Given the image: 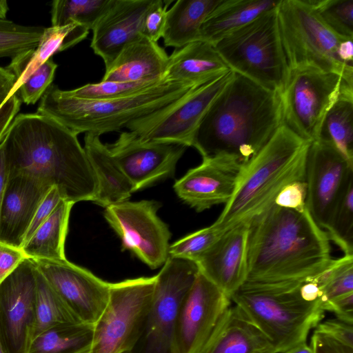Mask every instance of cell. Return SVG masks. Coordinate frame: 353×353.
Here are the masks:
<instances>
[{"label":"cell","mask_w":353,"mask_h":353,"mask_svg":"<svg viewBox=\"0 0 353 353\" xmlns=\"http://www.w3.org/2000/svg\"><path fill=\"white\" fill-rule=\"evenodd\" d=\"M247 224L246 276L241 287H296L321 273L333 259L326 231L307 208L299 212L274 203Z\"/></svg>","instance_id":"6da1fadb"},{"label":"cell","mask_w":353,"mask_h":353,"mask_svg":"<svg viewBox=\"0 0 353 353\" xmlns=\"http://www.w3.org/2000/svg\"><path fill=\"white\" fill-rule=\"evenodd\" d=\"M10 174H23L75 203L94 202L97 180L77 135L55 119L39 114H17L1 141Z\"/></svg>","instance_id":"7a4b0ae2"},{"label":"cell","mask_w":353,"mask_h":353,"mask_svg":"<svg viewBox=\"0 0 353 353\" xmlns=\"http://www.w3.org/2000/svg\"><path fill=\"white\" fill-rule=\"evenodd\" d=\"M282 123L279 93L234 72L203 117L192 147L203 159L226 156L243 165Z\"/></svg>","instance_id":"3957f363"},{"label":"cell","mask_w":353,"mask_h":353,"mask_svg":"<svg viewBox=\"0 0 353 353\" xmlns=\"http://www.w3.org/2000/svg\"><path fill=\"white\" fill-rule=\"evenodd\" d=\"M310 143L282 124L260 151L242 166L230 200L212 225L223 232L248 223L274 204L285 186L305 181Z\"/></svg>","instance_id":"277c9868"},{"label":"cell","mask_w":353,"mask_h":353,"mask_svg":"<svg viewBox=\"0 0 353 353\" xmlns=\"http://www.w3.org/2000/svg\"><path fill=\"white\" fill-rule=\"evenodd\" d=\"M202 84L163 79L133 95L107 100H83L65 95L51 84L41 98L37 113L50 117L78 135L119 132L129 123L182 99Z\"/></svg>","instance_id":"5b68a950"},{"label":"cell","mask_w":353,"mask_h":353,"mask_svg":"<svg viewBox=\"0 0 353 353\" xmlns=\"http://www.w3.org/2000/svg\"><path fill=\"white\" fill-rule=\"evenodd\" d=\"M300 285L241 287L230 298L270 341L276 353H285L306 342L310 331L324 317L320 301L304 300Z\"/></svg>","instance_id":"8992f818"},{"label":"cell","mask_w":353,"mask_h":353,"mask_svg":"<svg viewBox=\"0 0 353 353\" xmlns=\"http://www.w3.org/2000/svg\"><path fill=\"white\" fill-rule=\"evenodd\" d=\"M279 28L289 70L312 68L336 73L353 84V67L339 58L341 41L346 38L332 31L308 0H281Z\"/></svg>","instance_id":"52a82bcc"},{"label":"cell","mask_w":353,"mask_h":353,"mask_svg":"<svg viewBox=\"0 0 353 353\" xmlns=\"http://www.w3.org/2000/svg\"><path fill=\"white\" fill-rule=\"evenodd\" d=\"M213 46L234 72L280 93L289 70L280 36L277 8Z\"/></svg>","instance_id":"ba28073f"},{"label":"cell","mask_w":353,"mask_h":353,"mask_svg":"<svg viewBox=\"0 0 353 353\" xmlns=\"http://www.w3.org/2000/svg\"><path fill=\"white\" fill-rule=\"evenodd\" d=\"M156 275L110 283L109 301L94 325L90 353L130 352L145 330Z\"/></svg>","instance_id":"9c48e42d"},{"label":"cell","mask_w":353,"mask_h":353,"mask_svg":"<svg viewBox=\"0 0 353 353\" xmlns=\"http://www.w3.org/2000/svg\"><path fill=\"white\" fill-rule=\"evenodd\" d=\"M342 77L312 68L289 70L279 93L282 124L307 142L317 139L325 115L337 101Z\"/></svg>","instance_id":"30bf717a"},{"label":"cell","mask_w":353,"mask_h":353,"mask_svg":"<svg viewBox=\"0 0 353 353\" xmlns=\"http://www.w3.org/2000/svg\"><path fill=\"white\" fill-rule=\"evenodd\" d=\"M234 75L230 70L197 87L173 105L133 121L125 128L141 141L192 146L194 134L203 117Z\"/></svg>","instance_id":"8fae6325"},{"label":"cell","mask_w":353,"mask_h":353,"mask_svg":"<svg viewBox=\"0 0 353 353\" xmlns=\"http://www.w3.org/2000/svg\"><path fill=\"white\" fill-rule=\"evenodd\" d=\"M157 201H123L105 208L103 216L128 250L152 269L162 266L169 256L171 232L159 217Z\"/></svg>","instance_id":"7c38bea8"},{"label":"cell","mask_w":353,"mask_h":353,"mask_svg":"<svg viewBox=\"0 0 353 353\" xmlns=\"http://www.w3.org/2000/svg\"><path fill=\"white\" fill-rule=\"evenodd\" d=\"M198 272L194 262L170 256L162 265L146 320L144 353H170L180 307Z\"/></svg>","instance_id":"4fadbf2b"},{"label":"cell","mask_w":353,"mask_h":353,"mask_svg":"<svg viewBox=\"0 0 353 353\" xmlns=\"http://www.w3.org/2000/svg\"><path fill=\"white\" fill-rule=\"evenodd\" d=\"M353 165L330 143H310L305 165L306 208L322 229L329 225L333 212L349 181Z\"/></svg>","instance_id":"5bb4252c"},{"label":"cell","mask_w":353,"mask_h":353,"mask_svg":"<svg viewBox=\"0 0 353 353\" xmlns=\"http://www.w3.org/2000/svg\"><path fill=\"white\" fill-rule=\"evenodd\" d=\"M37 272L26 259L0 283V343L6 353H27L32 340Z\"/></svg>","instance_id":"9a60e30c"},{"label":"cell","mask_w":353,"mask_h":353,"mask_svg":"<svg viewBox=\"0 0 353 353\" xmlns=\"http://www.w3.org/2000/svg\"><path fill=\"white\" fill-rule=\"evenodd\" d=\"M230 302L199 271L180 307L170 353H200Z\"/></svg>","instance_id":"2e32d148"},{"label":"cell","mask_w":353,"mask_h":353,"mask_svg":"<svg viewBox=\"0 0 353 353\" xmlns=\"http://www.w3.org/2000/svg\"><path fill=\"white\" fill-rule=\"evenodd\" d=\"M32 261L79 320L94 325L108 303L110 283L67 259Z\"/></svg>","instance_id":"e0dca14e"},{"label":"cell","mask_w":353,"mask_h":353,"mask_svg":"<svg viewBox=\"0 0 353 353\" xmlns=\"http://www.w3.org/2000/svg\"><path fill=\"white\" fill-rule=\"evenodd\" d=\"M106 145L134 192L172 176L187 148L177 143L141 141L129 130L121 132L113 143Z\"/></svg>","instance_id":"ac0fdd59"},{"label":"cell","mask_w":353,"mask_h":353,"mask_svg":"<svg viewBox=\"0 0 353 353\" xmlns=\"http://www.w3.org/2000/svg\"><path fill=\"white\" fill-rule=\"evenodd\" d=\"M243 164L236 159L220 156L203 159L202 163L176 180L173 188L177 196L197 212L231 199Z\"/></svg>","instance_id":"d6986e66"},{"label":"cell","mask_w":353,"mask_h":353,"mask_svg":"<svg viewBox=\"0 0 353 353\" xmlns=\"http://www.w3.org/2000/svg\"><path fill=\"white\" fill-rule=\"evenodd\" d=\"M248 224L223 232L195 262L199 271L230 299L246 276Z\"/></svg>","instance_id":"ffe728a7"},{"label":"cell","mask_w":353,"mask_h":353,"mask_svg":"<svg viewBox=\"0 0 353 353\" xmlns=\"http://www.w3.org/2000/svg\"><path fill=\"white\" fill-rule=\"evenodd\" d=\"M153 0H114L92 30L90 48L108 65L142 35L144 16Z\"/></svg>","instance_id":"44dd1931"},{"label":"cell","mask_w":353,"mask_h":353,"mask_svg":"<svg viewBox=\"0 0 353 353\" xmlns=\"http://www.w3.org/2000/svg\"><path fill=\"white\" fill-rule=\"evenodd\" d=\"M50 188L26 174H10L0 208V241L21 248L32 218Z\"/></svg>","instance_id":"7402d4cb"},{"label":"cell","mask_w":353,"mask_h":353,"mask_svg":"<svg viewBox=\"0 0 353 353\" xmlns=\"http://www.w3.org/2000/svg\"><path fill=\"white\" fill-rule=\"evenodd\" d=\"M200 353H276L260 329L237 305L229 307Z\"/></svg>","instance_id":"603a6c76"},{"label":"cell","mask_w":353,"mask_h":353,"mask_svg":"<svg viewBox=\"0 0 353 353\" xmlns=\"http://www.w3.org/2000/svg\"><path fill=\"white\" fill-rule=\"evenodd\" d=\"M168 57L158 43L142 36L125 46L105 66L101 81L139 82L161 80Z\"/></svg>","instance_id":"cb8c5ba5"},{"label":"cell","mask_w":353,"mask_h":353,"mask_svg":"<svg viewBox=\"0 0 353 353\" xmlns=\"http://www.w3.org/2000/svg\"><path fill=\"white\" fill-rule=\"evenodd\" d=\"M230 70L212 43L198 40L173 51L163 77L173 82L199 85Z\"/></svg>","instance_id":"d4e9b609"},{"label":"cell","mask_w":353,"mask_h":353,"mask_svg":"<svg viewBox=\"0 0 353 353\" xmlns=\"http://www.w3.org/2000/svg\"><path fill=\"white\" fill-rule=\"evenodd\" d=\"M83 148L97 183L94 203L105 208L127 201L134 192L132 185L100 137L86 133Z\"/></svg>","instance_id":"484cf974"},{"label":"cell","mask_w":353,"mask_h":353,"mask_svg":"<svg viewBox=\"0 0 353 353\" xmlns=\"http://www.w3.org/2000/svg\"><path fill=\"white\" fill-rule=\"evenodd\" d=\"M89 30L76 22L63 26L46 28L37 46L13 59L6 68L16 78L19 87L42 64L57 52L65 50L85 39Z\"/></svg>","instance_id":"4316f807"},{"label":"cell","mask_w":353,"mask_h":353,"mask_svg":"<svg viewBox=\"0 0 353 353\" xmlns=\"http://www.w3.org/2000/svg\"><path fill=\"white\" fill-rule=\"evenodd\" d=\"M281 0H221L203 23L199 40L215 43L279 6Z\"/></svg>","instance_id":"83f0119b"},{"label":"cell","mask_w":353,"mask_h":353,"mask_svg":"<svg viewBox=\"0 0 353 353\" xmlns=\"http://www.w3.org/2000/svg\"><path fill=\"white\" fill-rule=\"evenodd\" d=\"M221 0H178L167 10L162 38L166 47L181 48L199 40L201 26Z\"/></svg>","instance_id":"f1b7e54d"},{"label":"cell","mask_w":353,"mask_h":353,"mask_svg":"<svg viewBox=\"0 0 353 353\" xmlns=\"http://www.w3.org/2000/svg\"><path fill=\"white\" fill-rule=\"evenodd\" d=\"M74 203L63 200L49 218L21 248L30 260L63 261L71 209Z\"/></svg>","instance_id":"f546056e"},{"label":"cell","mask_w":353,"mask_h":353,"mask_svg":"<svg viewBox=\"0 0 353 353\" xmlns=\"http://www.w3.org/2000/svg\"><path fill=\"white\" fill-rule=\"evenodd\" d=\"M317 139L332 145L353 165V86L341 81L340 95L325 115Z\"/></svg>","instance_id":"4dcf8cb0"},{"label":"cell","mask_w":353,"mask_h":353,"mask_svg":"<svg viewBox=\"0 0 353 353\" xmlns=\"http://www.w3.org/2000/svg\"><path fill=\"white\" fill-rule=\"evenodd\" d=\"M93 334L94 325H59L34 337L27 353H90Z\"/></svg>","instance_id":"1f68e13d"},{"label":"cell","mask_w":353,"mask_h":353,"mask_svg":"<svg viewBox=\"0 0 353 353\" xmlns=\"http://www.w3.org/2000/svg\"><path fill=\"white\" fill-rule=\"evenodd\" d=\"M77 323L81 322L37 270L32 339L52 327Z\"/></svg>","instance_id":"d6a6232c"},{"label":"cell","mask_w":353,"mask_h":353,"mask_svg":"<svg viewBox=\"0 0 353 353\" xmlns=\"http://www.w3.org/2000/svg\"><path fill=\"white\" fill-rule=\"evenodd\" d=\"M114 0H55L52 2V26L76 22L92 30Z\"/></svg>","instance_id":"836d02e7"},{"label":"cell","mask_w":353,"mask_h":353,"mask_svg":"<svg viewBox=\"0 0 353 353\" xmlns=\"http://www.w3.org/2000/svg\"><path fill=\"white\" fill-rule=\"evenodd\" d=\"M313 279L321 291V305L353 292V255L333 259L329 266Z\"/></svg>","instance_id":"e575fe53"},{"label":"cell","mask_w":353,"mask_h":353,"mask_svg":"<svg viewBox=\"0 0 353 353\" xmlns=\"http://www.w3.org/2000/svg\"><path fill=\"white\" fill-rule=\"evenodd\" d=\"M46 28L27 26L8 19H0V59L11 60L34 49Z\"/></svg>","instance_id":"d590c367"},{"label":"cell","mask_w":353,"mask_h":353,"mask_svg":"<svg viewBox=\"0 0 353 353\" xmlns=\"http://www.w3.org/2000/svg\"><path fill=\"white\" fill-rule=\"evenodd\" d=\"M326 232L344 254L353 255V179L335 207Z\"/></svg>","instance_id":"8d00e7d4"},{"label":"cell","mask_w":353,"mask_h":353,"mask_svg":"<svg viewBox=\"0 0 353 353\" xmlns=\"http://www.w3.org/2000/svg\"><path fill=\"white\" fill-rule=\"evenodd\" d=\"M161 80L139 82L101 81L99 83H88L72 90H63V92L68 97L83 100L114 99L133 95L157 84Z\"/></svg>","instance_id":"74e56055"},{"label":"cell","mask_w":353,"mask_h":353,"mask_svg":"<svg viewBox=\"0 0 353 353\" xmlns=\"http://www.w3.org/2000/svg\"><path fill=\"white\" fill-rule=\"evenodd\" d=\"M323 22L336 34L353 38V0H308Z\"/></svg>","instance_id":"f35d334b"},{"label":"cell","mask_w":353,"mask_h":353,"mask_svg":"<svg viewBox=\"0 0 353 353\" xmlns=\"http://www.w3.org/2000/svg\"><path fill=\"white\" fill-rule=\"evenodd\" d=\"M223 234L212 225L189 234L169 247V256L196 262Z\"/></svg>","instance_id":"ab89813d"},{"label":"cell","mask_w":353,"mask_h":353,"mask_svg":"<svg viewBox=\"0 0 353 353\" xmlns=\"http://www.w3.org/2000/svg\"><path fill=\"white\" fill-rule=\"evenodd\" d=\"M57 68V64L50 58L34 71L15 92L21 102L27 105L34 104L41 99L52 84Z\"/></svg>","instance_id":"60d3db41"},{"label":"cell","mask_w":353,"mask_h":353,"mask_svg":"<svg viewBox=\"0 0 353 353\" xmlns=\"http://www.w3.org/2000/svg\"><path fill=\"white\" fill-rule=\"evenodd\" d=\"M172 1L153 0L143 21L142 35L154 42L162 38L168 7Z\"/></svg>","instance_id":"b9f144b4"},{"label":"cell","mask_w":353,"mask_h":353,"mask_svg":"<svg viewBox=\"0 0 353 353\" xmlns=\"http://www.w3.org/2000/svg\"><path fill=\"white\" fill-rule=\"evenodd\" d=\"M63 200L64 199L57 188L55 186L51 187L41 201L32 218L24 236L22 245L28 241L37 228L49 218Z\"/></svg>","instance_id":"7bdbcfd3"},{"label":"cell","mask_w":353,"mask_h":353,"mask_svg":"<svg viewBox=\"0 0 353 353\" xmlns=\"http://www.w3.org/2000/svg\"><path fill=\"white\" fill-rule=\"evenodd\" d=\"M306 195L305 181H294L281 190L274 200V204L301 212L306 209Z\"/></svg>","instance_id":"ee69618b"},{"label":"cell","mask_w":353,"mask_h":353,"mask_svg":"<svg viewBox=\"0 0 353 353\" xmlns=\"http://www.w3.org/2000/svg\"><path fill=\"white\" fill-rule=\"evenodd\" d=\"M352 325L339 319H329L320 322L316 325L314 332L330 337L341 344L353 347Z\"/></svg>","instance_id":"f6af8a7d"},{"label":"cell","mask_w":353,"mask_h":353,"mask_svg":"<svg viewBox=\"0 0 353 353\" xmlns=\"http://www.w3.org/2000/svg\"><path fill=\"white\" fill-rule=\"evenodd\" d=\"M26 259L21 248L0 241V283Z\"/></svg>","instance_id":"bcb514c9"},{"label":"cell","mask_w":353,"mask_h":353,"mask_svg":"<svg viewBox=\"0 0 353 353\" xmlns=\"http://www.w3.org/2000/svg\"><path fill=\"white\" fill-rule=\"evenodd\" d=\"M321 306L324 311L334 313L337 319L353 324V292L325 302Z\"/></svg>","instance_id":"7dc6e473"},{"label":"cell","mask_w":353,"mask_h":353,"mask_svg":"<svg viewBox=\"0 0 353 353\" xmlns=\"http://www.w3.org/2000/svg\"><path fill=\"white\" fill-rule=\"evenodd\" d=\"M310 346L314 353H353V347L315 332L311 338Z\"/></svg>","instance_id":"c3c4849f"},{"label":"cell","mask_w":353,"mask_h":353,"mask_svg":"<svg viewBox=\"0 0 353 353\" xmlns=\"http://www.w3.org/2000/svg\"><path fill=\"white\" fill-rule=\"evenodd\" d=\"M21 101L16 93L10 96L0 107V143L14 118L20 110Z\"/></svg>","instance_id":"681fc988"},{"label":"cell","mask_w":353,"mask_h":353,"mask_svg":"<svg viewBox=\"0 0 353 353\" xmlns=\"http://www.w3.org/2000/svg\"><path fill=\"white\" fill-rule=\"evenodd\" d=\"M16 83L15 75L6 68L0 66V107L16 92Z\"/></svg>","instance_id":"f907efd6"},{"label":"cell","mask_w":353,"mask_h":353,"mask_svg":"<svg viewBox=\"0 0 353 353\" xmlns=\"http://www.w3.org/2000/svg\"><path fill=\"white\" fill-rule=\"evenodd\" d=\"M10 177V167L3 144L0 143V208Z\"/></svg>","instance_id":"816d5d0a"},{"label":"cell","mask_w":353,"mask_h":353,"mask_svg":"<svg viewBox=\"0 0 353 353\" xmlns=\"http://www.w3.org/2000/svg\"><path fill=\"white\" fill-rule=\"evenodd\" d=\"M299 291L302 298L307 301H319L321 298L319 287L313 279L302 283L299 287Z\"/></svg>","instance_id":"f5cc1de1"},{"label":"cell","mask_w":353,"mask_h":353,"mask_svg":"<svg viewBox=\"0 0 353 353\" xmlns=\"http://www.w3.org/2000/svg\"><path fill=\"white\" fill-rule=\"evenodd\" d=\"M353 38L343 39L339 46L338 56L341 61L345 65L353 67Z\"/></svg>","instance_id":"db71d44e"},{"label":"cell","mask_w":353,"mask_h":353,"mask_svg":"<svg viewBox=\"0 0 353 353\" xmlns=\"http://www.w3.org/2000/svg\"><path fill=\"white\" fill-rule=\"evenodd\" d=\"M285 353H314V352L310 345H308L306 342H303L287 350Z\"/></svg>","instance_id":"11a10c76"},{"label":"cell","mask_w":353,"mask_h":353,"mask_svg":"<svg viewBox=\"0 0 353 353\" xmlns=\"http://www.w3.org/2000/svg\"><path fill=\"white\" fill-rule=\"evenodd\" d=\"M8 10L9 8L7 1L0 0V19H6V15Z\"/></svg>","instance_id":"9f6ffc18"},{"label":"cell","mask_w":353,"mask_h":353,"mask_svg":"<svg viewBox=\"0 0 353 353\" xmlns=\"http://www.w3.org/2000/svg\"><path fill=\"white\" fill-rule=\"evenodd\" d=\"M0 353H6L0 343Z\"/></svg>","instance_id":"6f0895ef"}]
</instances>
